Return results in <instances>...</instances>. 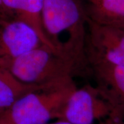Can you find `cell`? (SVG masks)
<instances>
[{
	"label": "cell",
	"mask_w": 124,
	"mask_h": 124,
	"mask_svg": "<svg viewBox=\"0 0 124 124\" xmlns=\"http://www.w3.org/2000/svg\"><path fill=\"white\" fill-rule=\"evenodd\" d=\"M41 18L46 37L56 48L86 61L87 15L80 0H43Z\"/></svg>",
	"instance_id": "obj_1"
},
{
	"label": "cell",
	"mask_w": 124,
	"mask_h": 124,
	"mask_svg": "<svg viewBox=\"0 0 124 124\" xmlns=\"http://www.w3.org/2000/svg\"><path fill=\"white\" fill-rule=\"evenodd\" d=\"M76 87L72 77L32 87L0 115V124H45L57 120Z\"/></svg>",
	"instance_id": "obj_2"
},
{
	"label": "cell",
	"mask_w": 124,
	"mask_h": 124,
	"mask_svg": "<svg viewBox=\"0 0 124 124\" xmlns=\"http://www.w3.org/2000/svg\"><path fill=\"white\" fill-rule=\"evenodd\" d=\"M85 63L44 44L28 51L6 68L23 84L41 86L74 78Z\"/></svg>",
	"instance_id": "obj_3"
},
{
	"label": "cell",
	"mask_w": 124,
	"mask_h": 124,
	"mask_svg": "<svg viewBox=\"0 0 124 124\" xmlns=\"http://www.w3.org/2000/svg\"><path fill=\"white\" fill-rule=\"evenodd\" d=\"M72 124H110L124 120V111L98 86L76 87L59 117Z\"/></svg>",
	"instance_id": "obj_4"
},
{
	"label": "cell",
	"mask_w": 124,
	"mask_h": 124,
	"mask_svg": "<svg viewBox=\"0 0 124 124\" xmlns=\"http://www.w3.org/2000/svg\"><path fill=\"white\" fill-rule=\"evenodd\" d=\"M43 44L30 26L15 18L0 17V68Z\"/></svg>",
	"instance_id": "obj_5"
},
{
	"label": "cell",
	"mask_w": 124,
	"mask_h": 124,
	"mask_svg": "<svg viewBox=\"0 0 124 124\" xmlns=\"http://www.w3.org/2000/svg\"><path fill=\"white\" fill-rule=\"evenodd\" d=\"M98 86L124 111V66L91 63Z\"/></svg>",
	"instance_id": "obj_6"
},
{
	"label": "cell",
	"mask_w": 124,
	"mask_h": 124,
	"mask_svg": "<svg viewBox=\"0 0 124 124\" xmlns=\"http://www.w3.org/2000/svg\"><path fill=\"white\" fill-rule=\"evenodd\" d=\"M88 44L124 53V29L116 26L98 24L87 18Z\"/></svg>",
	"instance_id": "obj_7"
},
{
	"label": "cell",
	"mask_w": 124,
	"mask_h": 124,
	"mask_svg": "<svg viewBox=\"0 0 124 124\" xmlns=\"http://www.w3.org/2000/svg\"><path fill=\"white\" fill-rule=\"evenodd\" d=\"M86 13L93 22L121 27L124 24V0H100Z\"/></svg>",
	"instance_id": "obj_8"
},
{
	"label": "cell",
	"mask_w": 124,
	"mask_h": 124,
	"mask_svg": "<svg viewBox=\"0 0 124 124\" xmlns=\"http://www.w3.org/2000/svg\"><path fill=\"white\" fill-rule=\"evenodd\" d=\"M43 0H18L14 18L26 23L36 32L43 44L51 48H56L46 37L43 28L41 12Z\"/></svg>",
	"instance_id": "obj_9"
},
{
	"label": "cell",
	"mask_w": 124,
	"mask_h": 124,
	"mask_svg": "<svg viewBox=\"0 0 124 124\" xmlns=\"http://www.w3.org/2000/svg\"><path fill=\"white\" fill-rule=\"evenodd\" d=\"M32 87L23 84L7 69L0 68V115Z\"/></svg>",
	"instance_id": "obj_10"
},
{
	"label": "cell",
	"mask_w": 124,
	"mask_h": 124,
	"mask_svg": "<svg viewBox=\"0 0 124 124\" xmlns=\"http://www.w3.org/2000/svg\"><path fill=\"white\" fill-rule=\"evenodd\" d=\"M45 124H72L70 122L66 121L61 120V119H57V120L52 121L48 122Z\"/></svg>",
	"instance_id": "obj_11"
},
{
	"label": "cell",
	"mask_w": 124,
	"mask_h": 124,
	"mask_svg": "<svg viewBox=\"0 0 124 124\" xmlns=\"http://www.w3.org/2000/svg\"><path fill=\"white\" fill-rule=\"evenodd\" d=\"M3 14V10H2V1L0 0V16H2Z\"/></svg>",
	"instance_id": "obj_12"
},
{
	"label": "cell",
	"mask_w": 124,
	"mask_h": 124,
	"mask_svg": "<svg viewBox=\"0 0 124 124\" xmlns=\"http://www.w3.org/2000/svg\"><path fill=\"white\" fill-rule=\"evenodd\" d=\"M90 1L91 4H97V2H98V1H100V0H89Z\"/></svg>",
	"instance_id": "obj_13"
},
{
	"label": "cell",
	"mask_w": 124,
	"mask_h": 124,
	"mask_svg": "<svg viewBox=\"0 0 124 124\" xmlns=\"http://www.w3.org/2000/svg\"><path fill=\"white\" fill-rule=\"evenodd\" d=\"M111 124H124V120L120 121H118V122H114V123H113Z\"/></svg>",
	"instance_id": "obj_14"
},
{
	"label": "cell",
	"mask_w": 124,
	"mask_h": 124,
	"mask_svg": "<svg viewBox=\"0 0 124 124\" xmlns=\"http://www.w3.org/2000/svg\"><path fill=\"white\" fill-rule=\"evenodd\" d=\"M120 28H122V29H124V25H122L121 27Z\"/></svg>",
	"instance_id": "obj_15"
}]
</instances>
